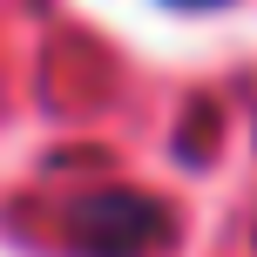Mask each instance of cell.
Segmentation results:
<instances>
[{
	"mask_svg": "<svg viewBox=\"0 0 257 257\" xmlns=\"http://www.w3.org/2000/svg\"><path fill=\"white\" fill-rule=\"evenodd\" d=\"M163 203H149L142 190H88L61 210V230L81 257H149L163 244Z\"/></svg>",
	"mask_w": 257,
	"mask_h": 257,
	"instance_id": "cell-1",
	"label": "cell"
},
{
	"mask_svg": "<svg viewBox=\"0 0 257 257\" xmlns=\"http://www.w3.org/2000/svg\"><path fill=\"white\" fill-rule=\"evenodd\" d=\"M169 7H223V0H169Z\"/></svg>",
	"mask_w": 257,
	"mask_h": 257,
	"instance_id": "cell-2",
	"label": "cell"
}]
</instances>
